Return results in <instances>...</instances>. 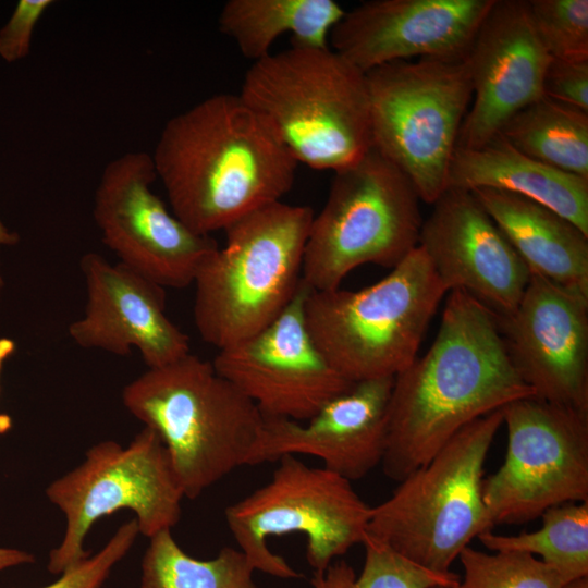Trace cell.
Segmentation results:
<instances>
[{"label": "cell", "instance_id": "cell-5", "mask_svg": "<svg viewBox=\"0 0 588 588\" xmlns=\"http://www.w3.org/2000/svg\"><path fill=\"white\" fill-rule=\"evenodd\" d=\"M314 210L282 200L230 224L225 245L198 268L193 284L194 322L200 338L222 350L271 323L302 283Z\"/></svg>", "mask_w": 588, "mask_h": 588}, {"label": "cell", "instance_id": "cell-14", "mask_svg": "<svg viewBox=\"0 0 588 588\" xmlns=\"http://www.w3.org/2000/svg\"><path fill=\"white\" fill-rule=\"evenodd\" d=\"M302 281L286 308L254 335L219 350L212 366L266 418L307 421L354 383L340 376L310 338Z\"/></svg>", "mask_w": 588, "mask_h": 588}, {"label": "cell", "instance_id": "cell-25", "mask_svg": "<svg viewBox=\"0 0 588 588\" xmlns=\"http://www.w3.org/2000/svg\"><path fill=\"white\" fill-rule=\"evenodd\" d=\"M254 567L237 548L223 547L210 560L187 554L171 529L157 532L142 560L139 588H259Z\"/></svg>", "mask_w": 588, "mask_h": 588}, {"label": "cell", "instance_id": "cell-32", "mask_svg": "<svg viewBox=\"0 0 588 588\" xmlns=\"http://www.w3.org/2000/svg\"><path fill=\"white\" fill-rule=\"evenodd\" d=\"M542 94L588 112V61L551 58L543 76Z\"/></svg>", "mask_w": 588, "mask_h": 588}, {"label": "cell", "instance_id": "cell-1", "mask_svg": "<svg viewBox=\"0 0 588 588\" xmlns=\"http://www.w3.org/2000/svg\"><path fill=\"white\" fill-rule=\"evenodd\" d=\"M529 396L535 393L511 362L498 317L451 291L430 348L394 377L384 474L401 481L471 421Z\"/></svg>", "mask_w": 588, "mask_h": 588}, {"label": "cell", "instance_id": "cell-3", "mask_svg": "<svg viewBox=\"0 0 588 588\" xmlns=\"http://www.w3.org/2000/svg\"><path fill=\"white\" fill-rule=\"evenodd\" d=\"M240 97L299 163L334 172L372 148L366 73L330 47H297L253 62Z\"/></svg>", "mask_w": 588, "mask_h": 588}, {"label": "cell", "instance_id": "cell-23", "mask_svg": "<svg viewBox=\"0 0 588 588\" xmlns=\"http://www.w3.org/2000/svg\"><path fill=\"white\" fill-rule=\"evenodd\" d=\"M345 11L334 0H229L218 25L253 62L268 56L283 34L292 46L327 48L330 33Z\"/></svg>", "mask_w": 588, "mask_h": 588}, {"label": "cell", "instance_id": "cell-28", "mask_svg": "<svg viewBox=\"0 0 588 588\" xmlns=\"http://www.w3.org/2000/svg\"><path fill=\"white\" fill-rule=\"evenodd\" d=\"M463 578L457 588H562L564 580L535 555L518 551H483L466 547L458 555Z\"/></svg>", "mask_w": 588, "mask_h": 588}, {"label": "cell", "instance_id": "cell-30", "mask_svg": "<svg viewBox=\"0 0 588 588\" xmlns=\"http://www.w3.org/2000/svg\"><path fill=\"white\" fill-rule=\"evenodd\" d=\"M139 534L136 518L122 524L94 555L63 572L40 588H103L113 567L127 554Z\"/></svg>", "mask_w": 588, "mask_h": 588}, {"label": "cell", "instance_id": "cell-34", "mask_svg": "<svg viewBox=\"0 0 588 588\" xmlns=\"http://www.w3.org/2000/svg\"><path fill=\"white\" fill-rule=\"evenodd\" d=\"M19 242V236L15 232L10 231L0 220V247L14 245ZM3 287V280L0 274V295Z\"/></svg>", "mask_w": 588, "mask_h": 588}, {"label": "cell", "instance_id": "cell-17", "mask_svg": "<svg viewBox=\"0 0 588 588\" xmlns=\"http://www.w3.org/2000/svg\"><path fill=\"white\" fill-rule=\"evenodd\" d=\"M494 0H370L345 11L329 40L367 73L414 58L464 59Z\"/></svg>", "mask_w": 588, "mask_h": 588}, {"label": "cell", "instance_id": "cell-19", "mask_svg": "<svg viewBox=\"0 0 588 588\" xmlns=\"http://www.w3.org/2000/svg\"><path fill=\"white\" fill-rule=\"evenodd\" d=\"M87 302L84 316L69 327L83 348L127 356L137 348L148 368L191 353L189 339L166 314L164 289L135 270L97 253L79 261Z\"/></svg>", "mask_w": 588, "mask_h": 588}, {"label": "cell", "instance_id": "cell-4", "mask_svg": "<svg viewBox=\"0 0 588 588\" xmlns=\"http://www.w3.org/2000/svg\"><path fill=\"white\" fill-rule=\"evenodd\" d=\"M122 401L160 437L188 499L246 465L265 422L253 401L192 353L148 368L123 389Z\"/></svg>", "mask_w": 588, "mask_h": 588}, {"label": "cell", "instance_id": "cell-33", "mask_svg": "<svg viewBox=\"0 0 588 588\" xmlns=\"http://www.w3.org/2000/svg\"><path fill=\"white\" fill-rule=\"evenodd\" d=\"M35 562V556L23 550L0 547V571Z\"/></svg>", "mask_w": 588, "mask_h": 588}, {"label": "cell", "instance_id": "cell-9", "mask_svg": "<svg viewBox=\"0 0 588 588\" xmlns=\"http://www.w3.org/2000/svg\"><path fill=\"white\" fill-rule=\"evenodd\" d=\"M372 148L433 204L448 187L473 89L466 58H421L366 73Z\"/></svg>", "mask_w": 588, "mask_h": 588}, {"label": "cell", "instance_id": "cell-27", "mask_svg": "<svg viewBox=\"0 0 588 588\" xmlns=\"http://www.w3.org/2000/svg\"><path fill=\"white\" fill-rule=\"evenodd\" d=\"M365 560L359 574L344 560H334L323 571L314 572L311 588H457L460 577L441 574L402 556L387 544L366 535Z\"/></svg>", "mask_w": 588, "mask_h": 588}, {"label": "cell", "instance_id": "cell-13", "mask_svg": "<svg viewBox=\"0 0 588 588\" xmlns=\"http://www.w3.org/2000/svg\"><path fill=\"white\" fill-rule=\"evenodd\" d=\"M151 155L130 151L103 169L95 192L94 219L119 262L158 285L183 289L219 246L187 228L151 191Z\"/></svg>", "mask_w": 588, "mask_h": 588}, {"label": "cell", "instance_id": "cell-10", "mask_svg": "<svg viewBox=\"0 0 588 588\" xmlns=\"http://www.w3.org/2000/svg\"><path fill=\"white\" fill-rule=\"evenodd\" d=\"M271 479L230 504L224 517L238 549L255 571L281 579L302 578L268 539L303 534L306 559L314 572L323 571L353 546L363 543L371 506L351 481L324 468L311 467L295 455L278 460Z\"/></svg>", "mask_w": 588, "mask_h": 588}, {"label": "cell", "instance_id": "cell-20", "mask_svg": "<svg viewBox=\"0 0 588 588\" xmlns=\"http://www.w3.org/2000/svg\"><path fill=\"white\" fill-rule=\"evenodd\" d=\"M393 382L392 377L355 382L305 424L265 417L246 465L304 454L351 482L362 479L384 456Z\"/></svg>", "mask_w": 588, "mask_h": 588}, {"label": "cell", "instance_id": "cell-35", "mask_svg": "<svg viewBox=\"0 0 588 588\" xmlns=\"http://www.w3.org/2000/svg\"><path fill=\"white\" fill-rule=\"evenodd\" d=\"M15 343L9 338L0 339V373L4 362L14 353Z\"/></svg>", "mask_w": 588, "mask_h": 588}, {"label": "cell", "instance_id": "cell-24", "mask_svg": "<svg viewBox=\"0 0 588 588\" xmlns=\"http://www.w3.org/2000/svg\"><path fill=\"white\" fill-rule=\"evenodd\" d=\"M498 134L526 156L588 180V112L542 96Z\"/></svg>", "mask_w": 588, "mask_h": 588}, {"label": "cell", "instance_id": "cell-11", "mask_svg": "<svg viewBox=\"0 0 588 588\" xmlns=\"http://www.w3.org/2000/svg\"><path fill=\"white\" fill-rule=\"evenodd\" d=\"M46 495L66 519L47 564L57 575L90 555L84 542L98 519L131 510L139 534L150 538L179 523L184 498L163 442L148 427L126 448L112 440L93 445L81 465L47 487Z\"/></svg>", "mask_w": 588, "mask_h": 588}, {"label": "cell", "instance_id": "cell-18", "mask_svg": "<svg viewBox=\"0 0 588 588\" xmlns=\"http://www.w3.org/2000/svg\"><path fill=\"white\" fill-rule=\"evenodd\" d=\"M551 57L532 27L526 0H494L466 56L473 97L457 147H478L517 111L543 96Z\"/></svg>", "mask_w": 588, "mask_h": 588}, {"label": "cell", "instance_id": "cell-15", "mask_svg": "<svg viewBox=\"0 0 588 588\" xmlns=\"http://www.w3.org/2000/svg\"><path fill=\"white\" fill-rule=\"evenodd\" d=\"M498 321L535 397L588 414V293L530 273L515 310Z\"/></svg>", "mask_w": 588, "mask_h": 588}, {"label": "cell", "instance_id": "cell-37", "mask_svg": "<svg viewBox=\"0 0 588 588\" xmlns=\"http://www.w3.org/2000/svg\"><path fill=\"white\" fill-rule=\"evenodd\" d=\"M12 427V418L8 414L0 413V434L7 433Z\"/></svg>", "mask_w": 588, "mask_h": 588}, {"label": "cell", "instance_id": "cell-7", "mask_svg": "<svg viewBox=\"0 0 588 588\" xmlns=\"http://www.w3.org/2000/svg\"><path fill=\"white\" fill-rule=\"evenodd\" d=\"M502 422L498 409L461 429L371 507L366 535L421 567L452 572L469 542L494 526L482 499L483 465Z\"/></svg>", "mask_w": 588, "mask_h": 588}, {"label": "cell", "instance_id": "cell-26", "mask_svg": "<svg viewBox=\"0 0 588 588\" xmlns=\"http://www.w3.org/2000/svg\"><path fill=\"white\" fill-rule=\"evenodd\" d=\"M542 526L532 532L515 536L493 534L478 536L491 551H518L541 556L564 583L588 575V501L567 502L541 514Z\"/></svg>", "mask_w": 588, "mask_h": 588}, {"label": "cell", "instance_id": "cell-16", "mask_svg": "<svg viewBox=\"0 0 588 588\" xmlns=\"http://www.w3.org/2000/svg\"><path fill=\"white\" fill-rule=\"evenodd\" d=\"M418 246L446 291H463L497 317L511 315L530 270L473 192L448 188L431 204Z\"/></svg>", "mask_w": 588, "mask_h": 588}, {"label": "cell", "instance_id": "cell-22", "mask_svg": "<svg viewBox=\"0 0 588 588\" xmlns=\"http://www.w3.org/2000/svg\"><path fill=\"white\" fill-rule=\"evenodd\" d=\"M530 273L588 293V235L550 208L495 188L471 191Z\"/></svg>", "mask_w": 588, "mask_h": 588}, {"label": "cell", "instance_id": "cell-38", "mask_svg": "<svg viewBox=\"0 0 588 588\" xmlns=\"http://www.w3.org/2000/svg\"><path fill=\"white\" fill-rule=\"evenodd\" d=\"M432 588H452V587H446V586H436V587H432Z\"/></svg>", "mask_w": 588, "mask_h": 588}, {"label": "cell", "instance_id": "cell-2", "mask_svg": "<svg viewBox=\"0 0 588 588\" xmlns=\"http://www.w3.org/2000/svg\"><path fill=\"white\" fill-rule=\"evenodd\" d=\"M151 158L171 211L200 235L281 200L298 166L238 94L213 95L172 117Z\"/></svg>", "mask_w": 588, "mask_h": 588}, {"label": "cell", "instance_id": "cell-29", "mask_svg": "<svg viewBox=\"0 0 588 588\" xmlns=\"http://www.w3.org/2000/svg\"><path fill=\"white\" fill-rule=\"evenodd\" d=\"M527 8L551 58L588 61V0H529Z\"/></svg>", "mask_w": 588, "mask_h": 588}, {"label": "cell", "instance_id": "cell-8", "mask_svg": "<svg viewBox=\"0 0 588 588\" xmlns=\"http://www.w3.org/2000/svg\"><path fill=\"white\" fill-rule=\"evenodd\" d=\"M419 201L411 180L375 148L335 171L310 224L304 284L311 291L333 290L362 265L394 268L418 246Z\"/></svg>", "mask_w": 588, "mask_h": 588}, {"label": "cell", "instance_id": "cell-12", "mask_svg": "<svg viewBox=\"0 0 588 588\" xmlns=\"http://www.w3.org/2000/svg\"><path fill=\"white\" fill-rule=\"evenodd\" d=\"M502 466L483 479L493 524H522L555 505L588 501V414L535 396L501 408Z\"/></svg>", "mask_w": 588, "mask_h": 588}, {"label": "cell", "instance_id": "cell-6", "mask_svg": "<svg viewBox=\"0 0 588 588\" xmlns=\"http://www.w3.org/2000/svg\"><path fill=\"white\" fill-rule=\"evenodd\" d=\"M446 292L417 246L387 277L367 287L309 290L305 322L317 348L345 380L394 378L417 357Z\"/></svg>", "mask_w": 588, "mask_h": 588}, {"label": "cell", "instance_id": "cell-31", "mask_svg": "<svg viewBox=\"0 0 588 588\" xmlns=\"http://www.w3.org/2000/svg\"><path fill=\"white\" fill-rule=\"evenodd\" d=\"M52 0H20L0 29V58L12 63L26 58L33 33Z\"/></svg>", "mask_w": 588, "mask_h": 588}, {"label": "cell", "instance_id": "cell-36", "mask_svg": "<svg viewBox=\"0 0 588 588\" xmlns=\"http://www.w3.org/2000/svg\"><path fill=\"white\" fill-rule=\"evenodd\" d=\"M562 588H588V575L571 579Z\"/></svg>", "mask_w": 588, "mask_h": 588}, {"label": "cell", "instance_id": "cell-21", "mask_svg": "<svg viewBox=\"0 0 588 588\" xmlns=\"http://www.w3.org/2000/svg\"><path fill=\"white\" fill-rule=\"evenodd\" d=\"M448 188L516 194L550 208L588 235V180L526 156L500 134L478 147H456Z\"/></svg>", "mask_w": 588, "mask_h": 588}]
</instances>
